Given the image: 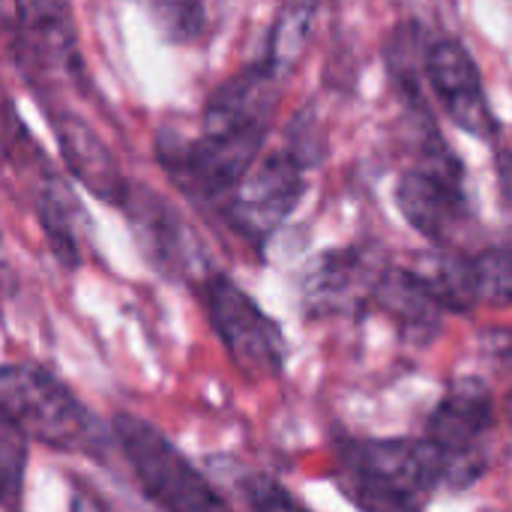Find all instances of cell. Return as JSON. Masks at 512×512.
Listing matches in <instances>:
<instances>
[{
  "label": "cell",
  "instance_id": "obj_9",
  "mask_svg": "<svg viewBox=\"0 0 512 512\" xmlns=\"http://www.w3.org/2000/svg\"><path fill=\"white\" fill-rule=\"evenodd\" d=\"M426 81L429 93L447 111V117L468 135L492 138L498 132V117L489 105L480 66L462 39L450 33L426 30Z\"/></svg>",
  "mask_w": 512,
  "mask_h": 512
},
{
  "label": "cell",
  "instance_id": "obj_1",
  "mask_svg": "<svg viewBox=\"0 0 512 512\" xmlns=\"http://www.w3.org/2000/svg\"><path fill=\"white\" fill-rule=\"evenodd\" d=\"M342 492L366 510H417L444 489L429 438H351L336 447Z\"/></svg>",
  "mask_w": 512,
  "mask_h": 512
},
{
  "label": "cell",
  "instance_id": "obj_17",
  "mask_svg": "<svg viewBox=\"0 0 512 512\" xmlns=\"http://www.w3.org/2000/svg\"><path fill=\"white\" fill-rule=\"evenodd\" d=\"M27 444L30 438L24 435V429H18L9 417L0 414V489H3V504L9 510L18 504L21 495Z\"/></svg>",
  "mask_w": 512,
  "mask_h": 512
},
{
  "label": "cell",
  "instance_id": "obj_21",
  "mask_svg": "<svg viewBox=\"0 0 512 512\" xmlns=\"http://www.w3.org/2000/svg\"><path fill=\"white\" fill-rule=\"evenodd\" d=\"M507 420H510V429H512V393H510V399H507Z\"/></svg>",
  "mask_w": 512,
  "mask_h": 512
},
{
  "label": "cell",
  "instance_id": "obj_6",
  "mask_svg": "<svg viewBox=\"0 0 512 512\" xmlns=\"http://www.w3.org/2000/svg\"><path fill=\"white\" fill-rule=\"evenodd\" d=\"M495 399L483 378H456L429 414L426 438L441 456L444 489L468 492L489 468Z\"/></svg>",
  "mask_w": 512,
  "mask_h": 512
},
{
  "label": "cell",
  "instance_id": "obj_8",
  "mask_svg": "<svg viewBox=\"0 0 512 512\" xmlns=\"http://www.w3.org/2000/svg\"><path fill=\"white\" fill-rule=\"evenodd\" d=\"M381 246L354 243L318 255L303 276V309L309 318L363 315L375 309L378 285L387 273Z\"/></svg>",
  "mask_w": 512,
  "mask_h": 512
},
{
  "label": "cell",
  "instance_id": "obj_20",
  "mask_svg": "<svg viewBox=\"0 0 512 512\" xmlns=\"http://www.w3.org/2000/svg\"><path fill=\"white\" fill-rule=\"evenodd\" d=\"M498 186H501L504 207L512 213V150H504L498 156Z\"/></svg>",
  "mask_w": 512,
  "mask_h": 512
},
{
  "label": "cell",
  "instance_id": "obj_11",
  "mask_svg": "<svg viewBox=\"0 0 512 512\" xmlns=\"http://www.w3.org/2000/svg\"><path fill=\"white\" fill-rule=\"evenodd\" d=\"M51 129L69 174L105 204L123 207L132 183L123 177L114 153L96 135V129L72 111H51Z\"/></svg>",
  "mask_w": 512,
  "mask_h": 512
},
{
  "label": "cell",
  "instance_id": "obj_14",
  "mask_svg": "<svg viewBox=\"0 0 512 512\" xmlns=\"http://www.w3.org/2000/svg\"><path fill=\"white\" fill-rule=\"evenodd\" d=\"M36 216L57 264L75 270L84 255L87 213L72 186L54 171H45L36 186Z\"/></svg>",
  "mask_w": 512,
  "mask_h": 512
},
{
  "label": "cell",
  "instance_id": "obj_15",
  "mask_svg": "<svg viewBox=\"0 0 512 512\" xmlns=\"http://www.w3.org/2000/svg\"><path fill=\"white\" fill-rule=\"evenodd\" d=\"M312 21H315V0H288L270 27L264 57L276 69L291 72V66L300 60V54L309 42Z\"/></svg>",
  "mask_w": 512,
  "mask_h": 512
},
{
  "label": "cell",
  "instance_id": "obj_5",
  "mask_svg": "<svg viewBox=\"0 0 512 512\" xmlns=\"http://www.w3.org/2000/svg\"><path fill=\"white\" fill-rule=\"evenodd\" d=\"M114 441L138 480L144 498L153 507L174 512L225 510L231 501L207 480L153 423L135 414H117L111 420Z\"/></svg>",
  "mask_w": 512,
  "mask_h": 512
},
{
  "label": "cell",
  "instance_id": "obj_22",
  "mask_svg": "<svg viewBox=\"0 0 512 512\" xmlns=\"http://www.w3.org/2000/svg\"><path fill=\"white\" fill-rule=\"evenodd\" d=\"M153 3H159V0H153Z\"/></svg>",
  "mask_w": 512,
  "mask_h": 512
},
{
  "label": "cell",
  "instance_id": "obj_16",
  "mask_svg": "<svg viewBox=\"0 0 512 512\" xmlns=\"http://www.w3.org/2000/svg\"><path fill=\"white\" fill-rule=\"evenodd\" d=\"M471 279L477 306H512V234L504 243L471 255Z\"/></svg>",
  "mask_w": 512,
  "mask_h": 512
},
{
  "label": "cell",
  "instance_id": "obj_13",
  "mask_svg": "<svg viewBox=\"0 0 512 512\" xmlns=\"http://www.w3.org/2000/svg\"><path fill=\"white\" fill-rule=\"evenodd\" d=\"M375 309H384L405 333V339L423 345L432 342L441 330V318L450 312L441 297L435 294V288L426 282L423 273L417 270H399V267H387L381 285H378V297H375Z\"/></svg>",
  "mask_w": 512,
  "mask_h": 512
},
{
  "label": "cell",
  "instance_id": "obj_7",
  "mask_svg": "<svg viewBox=\"0 0 512 512\" xmlns=\"http://www.w3.org/2000/svg\"><path fill=\"white\" fill-rule=\"evenodd\" d=\"M204 303L213 333L246 378L267 381L282 372L288 354L285 336L279 324L264 315L240 285L213 273L204 285Z\"/></svg>",
  "mask_w": 512,
  "mask_h": 512
},
{
  "label": "cell",
  "instance_id": "obj_4",
  "mask_svg": "<svg viewBox=\"0 0 512 512\" xmlns=\"http://www.w3.org/2000/svg\"><path fill=\"white\" fill-rule=\"evenodd\" d=\"M396 204L420 237L444 249H453L471 225L465 168L438 135L435 120L423 123V150L402 171L396 183Z\"/></svg>",
  "mask_w": 512,
  "mask_h": 512
},
{
  "label": "cell",
  "instance_id": "obj_19",
  "mask_svg": "<svg viewBox=\"0 0 512 512\" xmlns=\"http://www.w3.org/2000/svg\"><path fill=\"white\" fill-rule=\"evenodd\" d=\"M489 354L495 357V363H498L501 369L512 372V330H507V333H492V339H489Z\"/></svg>",
  "mask_w": 512,
  "mask_h": 512
},
{
  "label": "cell",
  "instance_id": "obj_18",
  "mask_svg": "<svg viewBox=\"0 0 512 512\" xmlns=\"http://www.w3.org/2000/svg\"><path fill=\"white\" fill-rule=\"evenodd\" d=\"M237 492H240V501L249 510H288V507H297L300 504L270 474H246V477H237Z\"/></svg>",
  "mask_w": 512,
  "mask_h": 512
},
{
  "label": "cell",
  "instance_id": "obj_12",
  "mask_svg": "<svg viewBox=\"0 0 512 512\" xmlns=\"http://www.w3.org/2000/svg\"><path fill=\"white\" fill-rule=\"evenodd\" d=\"M123 210L129 213L132 231L153 267H159L165 276H183L195 267V240L189 237L180 213L159 192L132 186Z\"/></svg>",
  "mask_w": 512,
  "mask_h": 512
},
{
  "label": "cell",
  "instance_id": "obj_2",
  "mask_svg": "<svg viewBox=\"0 0 512 512\" xmlns=\"http://www.w3.org/2000/svg\"><path fill=\"white\" fill-rule=\"evenodd\" d=\"M0 414L42 447L81 456H105L114 441L78 396L36 363H9L0 372Z\"/></svg>",
  "mask_w": 512,
  "mask_h": 512
},
{
  "label": "cell",
  "instance_id": "obj_3",
  "mask_svg": "<svg viewBox=\"0 0 512 512\" xmlns=\"http://www.w3.org/2000/svg\"><path fill=\"white\" fill-rule=\"evenodd\" d=\"M318 129L306 114H300L285 135L282 147L264 156L249 177L234 189V195L222 204L228 225L249 243L261 246L273 231L297 210L300 198L309 189V168L321 159Z\"/></svg>",
  "mask_w": 512,
  "mask_h": 512
},
{
  "label": "cell",
  "instance_id": "obj_10",
  "mask_svg": "<svg viewBox=\"0 0 512 512\" xmlns=\"http://www.w3.org/2000/svg\"><path fill=\"white\" fill-rule=\"evenodd\" d=\"M12 30L27 75L78 72V33L66 0H12Z\"/></svg>",
  "mask_w": 512,
  "mask_h": 512
}]
</instances>
